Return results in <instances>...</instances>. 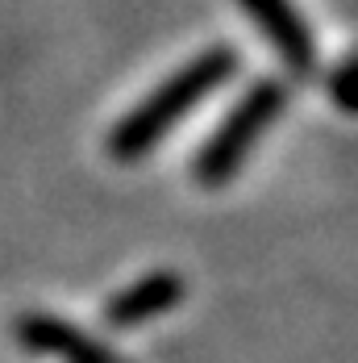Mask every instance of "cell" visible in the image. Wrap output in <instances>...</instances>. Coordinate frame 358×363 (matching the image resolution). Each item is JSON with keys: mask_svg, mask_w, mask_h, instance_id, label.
Returning <instances> with one entry per match:
<instances>
[{"mask_svg": "<svg viewBox=\"0 0 358 363\" xmlns=\"http://www.w3.org/2000/svg\"><path fill=\"white\" fill-rule=\"evenodd\" d=\"M183 296H187V280L175 267H158V272H146L142 280H134L108 296L105 322L112 330H138L146 322L167 318Z\"/></svg>", "mask_w": 358, "mask_h": 363, "instance_id": "cell-5", "label": "cell"}, {"mask_svg": "<svg viewBox=\"0 0 358 363\" xmlns=\"http://www.w3.org/2000/svg\"><path fill=\"white\" fill-rule=\"evenodd\" d=\"M238 9L246 13L258 34L271 42V50L284 59L291 72H308L317 63V38L308 30L304 13L296 9V0H238Z\"/></svg>", "mask_w": 358, "mask_h": 363, "instance_id": "cell-4", "label": "cell"}, {"mask_svg": "<svg viewBox=\"0 0 358 363\" xmlns=\"http://www.w3.org/2000/svg\"><path fill=\"white\" fill-rule=\"evenodd\" d=\"M287 105V88L279 79H258L250 84L233 109L216 121V130L209 134V143L200 146L192 172L204 188H225L238 176V167L250 159V150L258 146V138L279 121V113Z\"/></svg>", "mask_w": 358, "mask_h": 363, "instance_id": "cell-2", "label": "cell"}, {"mask_svg": "<svg viewBox=\"0 0 358 363\" xmlns=\"http://www.w3.org/2000/svg\"><path fill=\"white\" fill-rule=\"evenodd\" d=\"M13 338L30 355H50L63 363H129L100 338H92L88 330H79L67 318H54V313H21L13 322Z\"/></svg>", "mask_w": 358, "mask_h": 363, "instance_id": "cell-3", "label": "cell"}, {"mask_svg": "<svg viewBox=\"0 0 358 363\" xmlns=\"http://www.w3.org/2000/svg\"><path fill=\"white\" fill-rule=\"evenodd\" d=\"M354 59L346 55L337 67H333V79H329V92H333V101H337V109L342 113H354L358 109V92H354Z\"/></svg>", "mask_w": 358, "mask_h": 363, "instance_id": "cell-6", "label": "cell"}, {"mask_svg": "<svg viewBox=\"0 0 358 363\" xmlns=\"http://www.w3.org/2000/svg\"><path fill=\"white\" fill-rule=\"evenodd\" d=\"M242 67L233 46H209L196 59H187L179 72H171L154 92H146L134 109L125 113L112 130H108V155L117 163H138L158 143L175 130L187 113H196L221 84H229Z\"/></svg>", "mask_w": 358, "mask_h": 363, "instance_id": "cell-1", "label": "cell"}]
</instances>
